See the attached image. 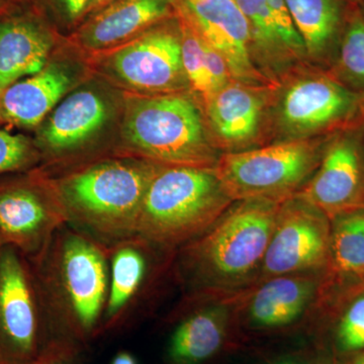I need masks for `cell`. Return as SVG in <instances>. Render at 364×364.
<instances>
[{"mask_svg":"<svg viewBox=\"0 0 364 364\" xmlns=\"http://www.w3.org/2000/svg\"><path fill=\"white\" fill-rule=\"evenodd\" d=\"M280 203L234 202L207 231L177 250L172 262L186 298L229 296L257 284Z\"/></svg>","mask_w":364,"mask_h":364,"instance_id":"1","label":"cell"},{"mask_svg":"<svg viewBox=\"0 0 364 364\" xmlns=\"http://www.w3.org/2000/svg\"><path fill=\"white\" fill-rule=\"evenodd\" d=\"M30 262L57 336L87 348L102 331L109 284L107 248L65 225Z\"/></svg>","mask_w":364,"mask_h":364,"instance_id":"2","label":"cell"},{"mask_svg":"<svg viewBox=\"0 0 364 364\" xmlns=\"http://www.w3.org/2000/svg\"><path fill=\"white\" fill-rule=\"evenodd\" d=\"M233 203L215 168L158 164L144 196L136 236L173 257Z\"/></svg>","mask_w":364,"mask_h":364,"instance_id":"3","label":"cell"},{"mask_svg":"<svg viewBox=\"0 0 364 364\" xmlns=\"http://www.w3.org/2000/svg\"><path fill=\"white\" fill-rule=\"evenodd\" d=\"M157 165L107 161L62 178L54 186L67 225L105 248L133 238Z\"/></svg>","mask_w":364,"mask_h":364,"instance_id":"4","label":"cell"},{"mask_svg":"<svg viewBox=\"0 0 364 364\" xmlns=\"http://www.w3.org/2000/svg\"><path fill=\"white\" fill-rule=\"evenodd\" d=\"M124 134L138 152L158 164L214 168L222 155L200 109L182 92L134 100Z\"/></svg>","mask_w":364,"mask_h":364,"instance_id":"5","label":"cell"},{"mask_svg":"<svg viewBox=\"0 0 364 364\" xmlns=\"http://www.w3.org/2000/svg\"><path fill=\"white\" fill-rule=\"evenodd\" d=\"M328 141L321 138L279 141L240 152L224 153L215 171L234 202L282 203L305 188L320 164Z\"/></svg>","mask_w":364,"mask_h":364,"instance_id":"6","label":"cell"},{"mask_svg":"<svg viewBox=\"0 0 364 364\" xmlns=\"http://www.w3.org/2000/svg\"><path fill=\"white\" fill-rule=\"evenodd\" d=\"M62 342L69 341L53 329L30 260L0 248V364H35Z\"/></svg>","mask_w":364,"mask_h":364,"instance_id":"7","label":"cell"},{"mask_svg":"<svg viewBox=\"0 0 364 364\" xmlns=\"http://www.w3.org/2000/svg\"><path fill=\"white\" fill-rule=\"evenodd\" d=\"M277 104L280 141L334 136L364 127V93L342 85L330 72L291 78Z\"/></svg>","mask_w":364,"mask_h":364,"instance_id":"8","label":"cell"},{"mask_svg":"<svg viewBox=\"0 0 364 364\" xmlns=\"http://www.w3.org/2000/svg\"><path fill=\"white\" fill-rule=\"evenodd\" d=\"M331 221L296 195L280 203L258 282L280 275L324 273L329 259Z\"/></svg>","mask_w":364,"mask_h":364,"instance_id":"9","label":"cell"},{"mask_svg":"<svg viewBox=\"0 0 364 364\" xmlns=\"http://www.w3.org/2000/svg\"><path fill=\"white\" fill-rule=\"evenodd\" d=\"M67 225L54 182L28 176L0 182V248L36 259Z\"/></svg>","mask_w":364,"mask_h":364,"instance_id":"10","label":"cell"},{"mask_svg":"<svg viewBox=\"0 0 364 364\" xmlns=\"http://www.w3.org/2000/svg\"><path fill=\"white\" fill-rule=\"evenodd\" d=\"M360 129L341 132L328 141L315 173L298 193L330 221L364 208V146Z\"/></svg>","mask_w":364,"mask_h":364,"instance_id":"11","label":"cell"},{"mask_svg":"<svg viewBox=\"0 0 364 364\" xmlns=\"http://www.w3.org/2000/svg\"><path fill=\"white\" fill-rule=\"evenodd\" d=\"M324 273L280 275L241 291L237 327L275 332L299 324L320 304Z\"/></svg>","mask_w":364,"mask_h":364,"instance_id":"12","label":"cell"},{"mask_svg":"<svg viewBox=\"0 0 364 364\" xmlns=\"http://www.w3.org/2000/svg\"><path fill=\"white\" fill-rule=\"evenodd\" d=\"M109 68L131 87L155 95L181 92L189 83L182 65L181 33L158 28L127 43L109 58Z\"/></svg>","mask_w":364,"mask_h":364,"instance_id":"13","label":"cell"},{"mask_svg":"<svg viewBox=\"0 0 364 364\" xmlns=\"http://www.w3.org/2000/svg\"><path fill=\"white\" fill-rule=\"evenodd\" d=\"M240 293L186 298L188 309L169 338L167 363L205 364L215 358L237 327V304Z\"/></svg>","mask_w":364,"mask_h":364,"instance_id":"14","label":"cell"},{"mask_svg":"<svg viewBox=\"0 0 364 364\" xmlns=\"http://www.w3.org/2000/svg\"><path fill=\"white\" fill-rule=\"evenodd\" d=\"M191 21L226 60L237 82L277 90L279 85L259 70L251 51L249 23L235 0H186Z\"/></svg>","mask_w":364,"mask_h":364,"instance_id":"15","label":"cell"},{"mask_svg":"<svg viewBox=\"0 0 364 364\" xmlns=\"http://www.w3.org/2000/svg\"><path fill=\"white\" fill-rule=\"evenodd\" d=\"M273 90L232 81L215 93L205 109L218 149L240 152L262 142L260 136L267 122L268 97Z\"/></svg>","mask_w":364,"mask_h":364,"instance_id":"16","label":"cell"},{"mask_svg":"<svg viewBox=\"0 0 364 364\" xmlns=\"http://www.w3.org/2000/svg\"><path fill=\"white\" fill-rule=\"evenodd\" d=\"M107 251L109 284L102 334L121 328L129 321L149 287L153 259L165 256L136 236L119 242Z\"/></svg>","mask_w":364,"mask_h":364,"instance_id":"17","label":"cell"},{"mask_svg":"<svg viewBox=\"0 0 364 364\" xmlns=\"http://www.w3.org/2000/svg\"><path fill=\"white\" fill-rule=\"evenodd\" d=\"M71 83V76L63 67L46 66L39 73L2 91L0 119L16 126H36L58 104Z\"/></svg>","mask_w":364,"mask_h":364,"instance_id":"18","label":"cell"},{"mask_svg":"<svg viewBox=\"0 0 364 364\" xmlns=\"http://www.w3.org/2000/svg\"><path fill=\"white\" fill-rule=\"evenodd\" d=\"M314 62L333 64L349 11L347 0H284Z\"/></svg>","mask_w":364,"mask_h":364,"instance_id":"19","label":"cell"},{"mask_svg":"<svg viewBox=\"0 0 364 364\" xmlns=\"http://www.w3.org/2000/svg\"><path fill=\"white\" fill-rule=\"evenodd\" d=\"M169 14V0H117L88 23L81 41L90 49H107L123 44Z\"/></svg>","mask_w":364,"mask_h":364,"instance_id":"20","label":"cell"},{"mask_svg":"<svg viewBox=\"0 0 364 364\" xmlns=\"http://www.w3.org/2000/svg\"><path fill=\"white\" fill-rule=\"evenodd\" d=\"M51 40L44 30L25 18L0 23V92L46 67Z\"/></svg>","mask_w":364,"mask_h":364,"instance_id":"21","label":"cell"},{"mask_svg":"<svg viewBox=\"0 0 364 364\" xmlns=\"http://www.w3.org/2000/svg\"><path fill=\"white\" fill-rule=\"evenodd\" d=\"M107 107L91 90H79L57 107L43 132V140L53 151L70 150L82 145L102 129Z\"/></svg>","mask_w":364,"mask_h":364,"instance_id":"22","label":"cell"},{"mask_svg":"<svg viewBox=\"0 0 364 364\" xmlns=\"http://www.w3.org/2000/svg\"><path fill=\"white\" fill-rule=\"evenodd\" d=\"M249 23L251 51L256 66L264 75L280 85L293 64L298 63L287 49L267 0H235Z\"/></svg>","mask_w":364,"mask_h":364,"instance_id":"23","label":"cell"},{"mask_svg":"<svg viewBox=\"0 0 364 364\" xmlns=\"http://www.w3.org/2000/svg\"><path fill=\"white\" fill-rule=\"evenodd\" d=\"M364 277V208L331 221L329 259L323 277Z\"/></svg>","mask_w":364,"mask_h":364,"instance_id":"24","label":"cell"},{"mask_svg":"<svg viewBox=\"0 0 364 364\" xmlns=\"http://www.w3.org/2000/svg\"><path fill=\"white\" fill-rule=\"evenodd\" d=\"M330 73L350 90L364 93V16L350 11Z\"/></svg>","mask_w":364,"mask_h":364,"instance_id":"25","label":"cell"},{"mask_svg":"<svg viewBox=\"0 0 364 364\" xmlns=\"http://www.w3.org/2000/svg\"><path fill=\"white\" fill-rule=\"evenodd\" d=\"M181 59L189 86L207 105L215 95L205 64V40L191 20L182 21Z\"/></svg>","mask_w":364,"mask_h":364,"instance_id":"26","label":"cell"},{"mask_svg":"<svg viewBox=\"0 0 364 364\" xmlns=\"http://www.w3.org/2000/svg\"><path fill=\"white\" fill-rule=\"evenodd\" d=\"M334 345L339 356L364 350V289L342 309L335 326Z\"/></svg>","mask_w":364,"mask_h":364,"instance_id":"27","label":"cell"},{"mask_svg":"<svg viewBox=\"0 0 364 364\" xmlns=\"http://www.w3.org/2000/svg\"><path fill=\"white\" fill-rule=\"evenodd\" d=\"M30 142L0 129V176L28 168L35 161Z\"/></svg>","mask_w":364,"mask_h":364,"instance_id":"28","label":"cell"},{"mask_svg":"<svg viewBox=\"0 0 364 364\" xmlns=\"http://www.w3.org/2000/svg\"><path fill=\"white\" fill-rule=\"evenodd\" d=\"M205 54L208 76H210V81H212L215 93L231 83L232 81H234V79L232 77L231 71H230L226 60L205 40Z\"/></svg>","mask_w":364,"mask_h":364,"instance_id":"29","label":"cell"},{"mask_svg":"<svg viewBox=\"0 0 364 364\" xmlns=\"http://www.w3.org/2000/svg\"><path fill=\"white\" fill-rule=\"evenodd\" d=\"M83 351L78 345L63 342L53 346L35 364H83Z\"/></svg>","mask_w":364,"mask_h":364,"instance_id":"30","label":"cell"},{"mask_svg":"<svg viewBox=\"0 0 364 364\" xmlns=\"http://www.w3.org/2000/svg\"><path fill=\"white\" fill-rule=\"evenodd\" d=\"M67 14L71 18H76L87 11L90 0H62Z\"/></svg>","mask_w":364,"mask_h":364,"instance_id":"31","label":"cell"},{"mask_svg":"<svg viewBox=\"0 0 364 364\" xmlns=\"http://www.w3.org/2000/svg\"><path fill=\"white\" fill-rule=\"evenodd\" d=\"M335 364H364V350L348 355L339 356Z\"/></svg>","mask_w":364,"mask_h":364,"instance_id":"32","label":"cell"},{"mask_svg":"<svg viewBox=\"0 0 364 364\" xmlns=\"http://www.w3.org/2000/svg\"><path fill=\"white\" fill-rule=\"evenodd\" d=\"M111 364H138L136 358L128 351H119L112 358Z\"/></svg>","mask_w":364,"mask_h":364,"instance_id":"33","label":"cell"},{"mask_svg":"<svg viewBox=\"0 0 364 364\" xmlns=\"http://www.w3.org/2000/svg\"><path fill=\"white\" fill-rule=\"evenodd\" d=\"M265 364H312L306 363V361L298 360V359H279V360L272 361Z\"/></svg>","mask_w":364,"mask_h":364,"instance_id":"34","label":"cell"},{"mask_svg":"<svg viewBox=\"0 0 364 364\" xmlns=\"http://www.w3.org/2000/svg\"><path fill=\"white\" fill-rule=\"evenodd\" d=\"M112 0H90V4H88V9H97V7L104 6L105 4L111 2Z\"/></svg>","mask_w":364,"mask_h":364,"instance_id":"35","label":"cell"},{"mask_svg":"<svg viewBox=\"0 0 364 364\" xmlns=\"http://www.w3.org/2000/svg\"><path fill=\"white\" fill-rule=\"evenodd\" d=\"M0 95H1V92H0Z\"/></svg>","mask_w":364,"mask_h":364,"instance_id":"36","label":"cell"}]
</instances>
